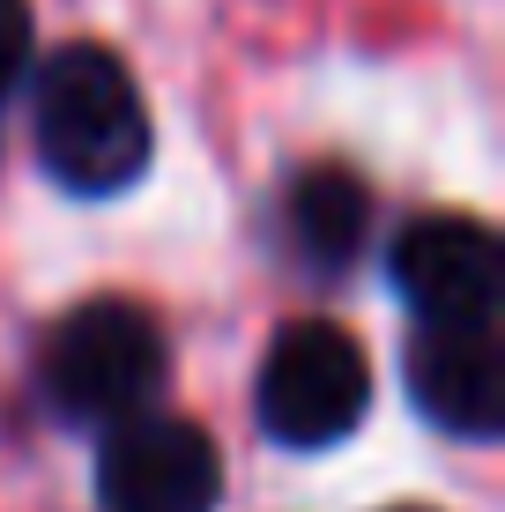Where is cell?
<instances>
[{
    "label": "cell",
    "instance_id": "9",
    "mask_svg": "<svg viewBox=\"0 0 505 512\" xmlns=\"http://www.w3.org/2000/svg\"><path fill=\"white\" fill-rule=\"evenodd\" d=\"M394 512H416V505H394Z\"/></svg>",
    "mask_w": 505,
    "mask_h": 512
},
{
    "label": "cell",
    "instance_id": "2",
    "mask_svg": "<svg viewBox=\"0 0 505 512\" xmlns=\"http://www.w3.org/2000/svg\"><path fill=\"white\" fill-rule=\"evenodd\" d=\"M164 372H171L164 327L134 297H90V305H75L45 334V357H38V386H45L52 416L82 423V431L90 423L112 431V423L149 416Z\"/></svg>",
    "mask_w": 505,
    "mask_h": 512
},
{
    "label": "cell",
    "instance_id": "8",
    "mask_svg": "<svg viewBox=\"0 0 505 512\" xmlns=\"http://www.w3.org/2000/svg\"><path fill=\"white\" fill-rule=\"evenodd\" d=\"M30 30H38L30 23V0H0V104L23 90V75H30V52H38Z\"/></svg>",
    "mask_w": 505,
    "mask_h": 512
},
{
    "label": "cell",
    "instance_id": "1",
    "mask_svg": "<svg viewBox=\"0 0 505 512\" xmlns=\"http://www.w3.org/2000/svg\"><path fill=\"white\" fill-rule=\"evenodd\" d=\"M30 149L45 179L75 201H112L149 171L156 119L142 104V82L104 45H60L30 75Z\"/></svg>",
    "mask_w": 505,
    "mask_h": 512
},
{
    "label": "cell",
    "instance_id": "7",
    "mask_svg": "<svg viewBox=\"0 0 505 512\" xmlns=\"http://www.w3.org/2000/svg\"><path fill=\"white\" fill-rule=\"evenodd\" d=\"M283 238L305 275H342L372 238V186L342 164H312L283 193Z\"/></svg>",
    "mask_w": 505,
    "mask_h": 512
},
{
    "label": "cell",
    "instance_id": "4",
    "mask_svg": "<svg viewBox=\"0 0 505 512\" xmlns=\"http://www.w3.org/2000/svg\"><path fill=\"white\" fill-rule=\"evenodd\" d=\"M387 282L416 327H491L505 297V245L476 216H409L387 245Z\"/></svg>",
    "mask_w": 505,
    "mask_h": 512
},
{
    "label": "cell",
    "instance_id": "6",
    "mask_svg": "<svg viewBox=\"0 0 505 512\" xmlns=\"http://www.w3.org/2000/svg\"><path fill=\"white\" fill-rule=\"evenodd\" d=\"M409 401L431 431L461 446H491L505 431V349L498 327H416L402 357Z\"/></svg>",
    "mask_w": 505,
    "mask_h": 512
},
{
    "label": "cell",
    "instance_id": "5",
    "mask_svg": "<svg viewBox=\"0 0 505 512\" xmlns=\"http://www.w3.org/2000/svg\"><path fill=\"white\" fill-rule=\"evenodd\" d=\"M97 498H104V512H216L223 453L201 423L149 409V416L104 431Z\"/></svg>",
    "mask_w": 505,
    "mask_h": 512
},
{
    "label": "cell",
    "instance_id": "3",
    "mask_svg": "<svg viewBox=\"0 0 505 512\" xmlns=\"http://www.w3.org/2000/svg\"><path fill=\"white\" fill-rule=\"evenodd\" d=\"M372 409V357L350 327L335 320H290L260 357L253 416L275 446L290 453H327L364 423Z\"/></svg>",
    "mask_w": 505,
    "mask_h": 512
}]
</instances>
